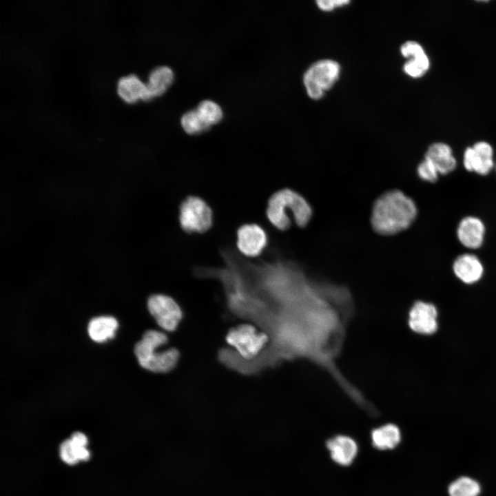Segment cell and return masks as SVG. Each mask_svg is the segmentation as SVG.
I'll list each match as a JSON object with an SVG mask.
<instances>
[{
  "mask_svg": "<svg viewBox=\"0 0 496 496\" xmlns=\"http://www.w3.org/2000/svg\"><path fill=\"white\" fill-rule=\"evenodd\" d=\"M417 214V206L410 197L402 191L390 190L375 201L371 224L373 230L380 235H393L409 227Z\"/></svg>",
  "mask_w": 496,
  "mask_h": 496,
  "instance_id": "cell-2",
  "label": "cell"
},
{
  "mask_svg": "<svg viewBox=\"0 0 496 496\" xmlns=\"http://www.w3.org/2000/svg\"><path fill=\"white\" fill-rule=\"evenodd\" d=\"M400 52L404 57L411 59L424 52V50L417 42L409 41L402 45Z\"/></svg>",
  "mask_w": 496,
  "mask_h": 496,
  "instance_id": "cell-25",
  "label": "cell"
},
{
  "mask_svg": "<svg viewBox=\"0 0 496 496\" xmlns=\"http://www.w3.org/2000/svg\"><path fill=\"white\" fill-rule=\"evenodd\" d=\"M437 310L434 305L417 301L411 307L409 313V325L412 331L429 335L436 331Z\"/></svg>",
  "mask_w": 496,
  "mask_h": 496,
  "instance_id": "cell-10",
  "label": "cell"
},
{
  "mask_svg": "<svg viewBox=\"0 0 496 496\" xmlns=\"http://www.w3.org/2000/svg\"><path fill=\"white\" fill-rule=\"evenodd\" d=\"M403 69L406 74L413 78L421 77L426 72L419 63L411 59H409V60L404 63Z\"/></svg>",
  "mask_w": 496,
  "mask_h": 496,
  "instance_id": "cell-26",
  "label": "cell"
},
{
  "mask_svg": "<svg viewBox=\"0 0 496 496\" xmlns=\"http://www.w3.org/2000/svg\"><path fill=\"white\" fill-rule=\"evenodd\" d=\"M453 271L463 282L472 284L482 276L484 268L479 258L471 254L459 256L453 262Z\"/></svg>",
  "mask_w": 496,
  "mask_h": 496,
  "instance_id": "cell-13",
  "label": "cell"
},
{
  "mask_svg": "<svg viewBox=\"0 0 496 496\" xmlns=\"http://www.w3.org/2000/svg\"><path fill=\"white\" fill-rule=\"evenodd\" d=\"M449 496H478L479 484L468 477H461L453 482L448 488Z\"/></svg>",
  "mask_w": 496,
  "mask_h": 496,
  "instance_id": "cell-21",
  "label": "cell"
},
{
  "mask_svg": "<svg viewBox=\"0 0 496 496\" xmlns=\"http://www.w3.org/2000/svg\"><path fill=\"white\" fill-rule=\"evenodd\" d=\"M118 326L116 319L111 316H100L92 319L88 324V334L96 342L113 338Z\"/></svg>",
  "mask_w": 496,
  "mask_h": 496,
  "instance_id": "cell-18",
  "label": "cell"
},
{
  "mask_svg": "<svg viewBox=\"0 0 496 496\" xmlns=\"http://www.w3.org/2000/svg\"><path fill=\"white\" fill-rule=\"evenodd\" d=\"M473 148L475 152L480 156L488 158H493V150L489 143L485 141H479L475 143L473 146Z\"/></svg>",
  "mask_w": 496,
  "mask_h": 496,
  "instance_id": "cell-27",
  "label": "cell"
},
{
  "mask_svg": "<svg viewBox=\"0 0 496 496\" xmlns=\"http://www.w3.org/2000/svg\"><path fill=\"white\" fill-rule=\"evenodd\" d=\"M418 176L423 180L434 183L437 180L438 172L434 164L428 159L424 158L417 166Z\"/></svg>",
  "mask_w": 496,
  "mask_h": 496,
  "instance_id": "cell-24",
  "label": "cell"
},
{
  "mask_svg": "<svg viewBox=\"0 0 496 496\" xmlns=\"http://www.w3.org/2000/svg\"><path fill=\"white\" fill-rule=\"evenodd\" d=\"M340 72V66L335 61L323 59L315 62L304 75V85L309 96L320 99L324 92L336 82Z\"/></svg>",
  "mask_w": 496,
  "mask_h": 496,
  "instance_id": "cell-7",
  "label": "cell"
},
{
  "mask_svg": "<svg viewBox=\"0 0 496 496\" xmlns=\"http://www.w3.org/2000/svg\"><path fill=\"white\" fill-rule=\"evenodd\" d=\"M349 3L348 0H318L316 1L320 9L324 11H330L334 8L347 5Z\"/></svg>",
  "mask_w": 496,
  "mask_h": 496,
  "instance_id": "cell-28",
  "label": "cell"
},
{
  "mask_svg": "<svg viewBox=\"0 0 496 496\" xmlns=\"http://www.w3.org/2000/svg\"><path fill=\"white\" fill-rule=\"evenodd\" d=\"M424 158L430 160L441 174L452 172L457 166L451 147L444 143L431 144L425 153Z\"/></svg>",
  "mask_w": 496,
  "mask_h": 496,
  "instance_id": "cell-14",
  "label": "cell"
},
{
  "mask_svg": "<svg viewBox=\"0 0 496 496\" xmlns=\"http://www.w3.org/2000/svg\"><path fill=\"white\" fill-rule=\"evenodd\" d=\"M327 447L331 453L332 459L343 466L351 464L358 451L355 441L344 435H338L329 440L327 442Z\"/></svg>",
  "mask_w": 496,
  "mask_h": 496,
  "instance_id": "cell-15",
  "label": "cell"
},
{
  "mask_svg": "<svg viewBox=\"0 0 496 496\" xmlns=\"http://www.w3.org/2000/svg\"><path fill=\"white\" fill-rule=\"evenodd\" d=\"M226 341L235 349L234 351L240 359L249 362L260 356L267 347L269 338L254 325L243 324L230 329L226 335Z\"/></svg>",
  "mask_w": 496,
  "mask_h": 496,
  "instance_id": "cell-5",
  "label": "cell"
},
{
  "mask_svg": "<svg viewBox=\"0 0 496 496\" xmlns=\"http://www.w3.org/2000/svg\"><path fill=\"white\" fill-rule=\"evenodd\" d=\"M87 444L88 439L84 433L79 431L73 433L70 438L64 440L59 446L61 460L69 465L87 461L90 457Z\"/></svg>",
  "mask_w": 496,
  "mask_h": 496,
  "instance_id": "cell-11",
  "label": "cell"
},
{
  "mask_svg": "<svg viewBox=\"0 0 496 496\" xmlns=\"http://www.w3.org/2000/svg\"><path fill=\"white\" fill-rule=\"evenodd\" d=\"M373 446L380 450L392 449L400 442L401 435L398 427L388 424L375 428L371 433Z\"/></svg>",
  "mask_w": 496,
  "mask_h": 496,
  "instance_id": "cell-19",
  "label": "cell"
},
{
  "mask_svg": "<svg viewBox=\"0 0 496 496\" xmlns=\"http://www.w3.org/2000/svg\"><path fill=\"white\" fill-rule=\"evenodd\" d=\"M354 310L346 287L311 282L283 261L253 262L247 273L243 318L255 322L269 342L258 358L244 362L245 372L306 360L326 371L358 406H366L368 401L337 366Z\"/></svg>",
  "mask_w": 496,
  "mask_h": 496,
  "instance_id": "cell-1",
  "label": "cell"
},
{
  "mask_svg": "<svg viewBox=\"0 0 496 496\" xmlns=\"http://www.w3.org/2000/svg\"><path fill=\"white\" fill-rule=\"evenodd\" d=\"M174 72L168 66H158L149 75L146 85L145 101L163 94L174 81Z\"/></svg>",
  "mask_w": 496,
  "mask_h": 496,
  "instance_id": "cell-16",
  "label": "cell"
},
{
  "mask_svg": "<svg viewBox=\"0 0 496 496\" xmlns=\"http://www.w3.org/2000/svg\"><path fill=\"white\" fill-rule=\"evenodd\" d=\"M167 342V335L163 332L146 331L134 347V353L139 364L154 373H167L173 370L180 358L178 350L174 347L157 350Z\"/></svg>",
  "mask_w": 496,
  "mask_h": 496,
  "instance_id": "cell-4",
  "label": "cell"
},
{
  "mask_svg": "<svg viewBox=\"0 0 496 496\" xmlns=\"http://www.w3.org/2000/svg\"><path fill=\"white\" fill-rule=\"evenodd\" d=\"M236 245L238 251L245 257L254 258L263 253L268 244L265 230L255 223L245 224L236 231Z\"/></svg>",
  "mask_w": 496,
  "mask_h": 496,
  "instance_id": "cell-9",
  "label": "cell"
},
{
  "mask_svg": "<svg viewBox=\"0 0 496 496\" xmlns=\"http://www.w3.org/2000/svg\"><path fill=\"white\" fill-rule=\"evenodd\" d=\"M485 226L475 216H466L459 222L457 235L460 243L469 249H477L484 242Z\"/></svg>",
  "mask_w": 496,
  "mask_h": 496,
  "instance_id": "cell-12",
  "label": "cell"
},
{
  "mask_svg": "<svg viewBox=\"0 0 496 496\" xmlns=\"http://www.w3.org/2000/svg\"><path fill=\"white\" fill-rule=\"evenodd\" d=\"M147 308L158 325L167 331H174L183 318L180 305L167 295L154 294L149 296Z\"/></svg>",
  "mask_w": 496,
  "mask_h": 496,
  "instance_id": "cell-8",
  "label": "cell"
},
{
  "mask_svg": "<svg viewBox=\"0 0 496 496\" xmlns=\"http://www.w3.org/2000/svg\"><path fill=\"white\" fill-rule=\"evenodd\" d=\"M197 267H196L195 269H194V275H195V276H196V274H195V270H196V269Z\"/></svg>",
  "mask_w": 496,
  "mask_h": 496,
  "instance_id": "cell-29",
  "label": "cell"
},
{
  "mask_svg": "<svg viewBox=\"0 0 496 496\" xmlns=\"http://www.w3.org/2000/svg\"><path fill=\"white\" fill-rule=\"evenodd\" d=\"M464 165L467 171L475 172L480 175L488 174L494 166L493 158L478 155L473 147H467L464 153Z\"/></svg>",
  "mask_w": 496,
  "mask_h": 496,
  "instance_id": "cell-20",
  "label": "cell"
},
{
  "mask_svg": "<svg viewBox=\"0 0 496 496\" xmlns=\"http://www.w3.org/2000/svg\"><path fill=\"white\" fill-rule=\"evenodd\" d=\"M179 224L187 234H203L213 225V211L201 198L189 196L179 206Z\"/></svg>",
  "mask_w": 496,
  "mask_h": 496,
  "instance_id": "cell-6",
  "label": "cell"
},
{
  "mask_svg": "<svg viewBox=\"0 0 496 496\" xmlns=\"http://www.w3.org/2000/svg\"><path fill=\"white\" fill-rule=\"evenodd\" d=\"M196 110L209 125L219 122L223 118L221 107L211 100H204L200 102Z\"/></svg>",
  "mask_w": 496,
  "mask_h": 496,
  "instance_id": "cell-23",
  "label": "cell"
},
{
  "mask_svg": "<svg viewBox=\"0 0 496 496\" xmlns=\"http://www.w3.org/2000/svg\"><path fill=\"white\" fill-rule=\"evenodd\" d=\"M117 92L125 102L134 103L138 99L145 101L146 85L135 74L124 76L118 81Z\"/></svg>",
  "mask_w": 496,
  "mask_h": 496,
  "instance_id": "cell-17",
  "label": "cell"
},
{
  "mask_svg": "<svg viewBox=\"0 0 496 496\" xmlns=\"http://www.w3.org/2000/svg\"><path fill=\"white\" fill-rule=\"evenodd\" d=\"M181 125L185 131L190 134L203 132L210 127L204 121L196 110H189L184 114L181 118Z\"/></svg>",
  "mask_w": 496,
  "mask_h": 496,
  "instance_id": "cell-22",
  "label": "cell"
},
{
  "mask_svg": "<svg viewBox=\"0 0 496 496\" xmlns=\"http://www.w3.org/2000/svg\"><path fill=\"white\" fill-rule=\"evenodd\" d=\"M266 215L270 223L280 231L287 230L291 222L300 227L309 223L313 211L307 200L299 193L284 188L269 198Z\"/></svg>",
  "mask_w": 496,
  "mask_h": 496,
  "instance_id": "cell-3",
  "label": "cell"
}]
</instances>
